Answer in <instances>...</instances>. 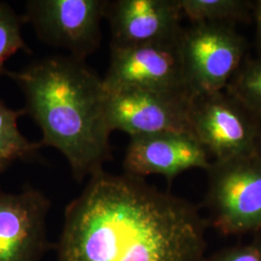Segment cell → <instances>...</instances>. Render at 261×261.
Instances as JSON below:
<instances>
[{
	"label": "cell",
	"instance_id": "13",
	"mask_svg": "<svg viewBox=\"0 0 261 261\" xmlns=\"http://www.w3.org/2000/svg\"><path fill=\"white\" fill-rule=\"evenodd\" d=\"M182 17L193 24L229 23L242 19L252 2L244 0H178Z\"/></svg>",
	"mask_w": 261,
	"mask_h": 261
},
{
	"label": "cell",
	"instance_id": "2",
	"mask_svg": "<svg viewBox=\"0 0 261 261\" xmlns=\"http://www.w3.org/2000/svg\"><path fill=\"white\" fill-rule=\"evenodd\" d=\"M6 75L23 92V111L42 130V147L58 150L80 182L103 170L112 158V130L103 79L70 56L41 59Z\"/></svg>",
	"mask_w": 261,
	"mask_h": 261
},
{
	"label": "cell",
	"instance_id": "18",
	"mask_svg": "<svg viewBox=\"0 0 261 261\" xmlns=\"http://www.w3.org/2000/svg\"><path fill=\"white\" fill-rule=\"evenodd\" d=\"M252 154L261 159V127L260 130L258 132L257 138H256V141H255V145H254Z\"/></svg>",
	"mask_w": 261,
	"mask_h": 261
},
{
	"label": "cell",
	"instance_id": "1",
	"mask_svg": "<svg viewBox=\"0 0 261 261\" xmlns=\"http://www.w3.org/2000/svg\"><path fill=\"white\" fill-rule=\"evenodd\" d=\"M206 227L186 199L102 170L66 207L57 261H204Z\"/></svg>",
	"mask_w": 261,
	"mask_h": 261
},
{
	"label": "cell",
	"instance_id": "15",
	"mask_svg": "<svg viewBox=\"0 0 261 261\" xmlns=\"http://www.w3.org/2000/svg\"><path fill=\"white\" fill-rule=\"evenodd\" d=\"M22 17L10 7L7 3L0 2V75H6L5 63L11 56L20 50L30 53L22 37Z\"/></svg>",
	"mask_w": 261,
	"mask_h": 261
},
{
	"label": "cell",
	"instance_id": "11",
	"mask_svg": "<svg viewBox=\"0 0 261 261\" xmlns=\"http://www.w3.org/2000/svg\"><path fill=\"white\" fill-rule=\"evenodd\" d=\"M178 0L108 1L111 47H135L177 41L183 28Z\"/></svg>",
	"mask_w": 261,
	"mask_h": 261
},
{
	"label": "cell",
	"instance_id": "12",
	"mask_svg": "<svg viewBox=\"0 0 261 261\" xmlns=\"http://www.w3.org/2000/svg\"><path fill=\"white\" fill-rule=\"evenodd\" d=\"M24 114L23 109L12 110L0 100V173L42 147L40 142H31L20 133L18 119Z\"/></svg>",
	"mask_w": 261,
	"mask_h": 261
},
{
	"label": "cell",
	"instance_id": "10",
	"mask_svg": "<svg viewBox=\"0 0 261 261\" xmlns=\"http://www.w3.org/2000/svg\"><path fill=\"white\" fill-rule=\"evenodd\" d=\"M211 163L202 145L190 134L160 132L130 137L123 161L124 172L133 177L162 175L168 183L192 168L208 169Z\"/></svg>",
	"mask_w": 261,
	"mask_h": 261
},
{
	"label": "cell",
	"instance_id": "4",
	"mask_svg": "<svg viewBox=\"0 0 261 261\" xmlns=\"http://www.w3.org/2000/svg\"><path fill=\"white\" fill-rule=\"evenodd\" d=\"M187 83L195 95L222 92L244 62L242 36L229 23H198L178 40Z\"/></svg>",
	"mask_w": 261,
	"mask_h": 261
},
{
	"label": "cell",
	"instance_id": "17",
	"mask_svg": "<svg viewBox=\"0 0 261 261\" xmlns=\"http://www.w3.org/2000/svg\"><path fill=\"white\" fill-rule=\"evenodd\" d=\"M254 17H255V23H256L258 45L261 48V0L256 1L254 4Z\"/></svg>",
	"mask_w": 261,
	"mask_h": 261
},
{
	"label": "cell",
	"instance_id": "3",
	"mask_svg": "<svg viewBox=\"0 0 261 261\" xmlns=\"http://www.w3.org/2000/svg\"><path fill=\"white\" fill-rule=\"evenodd\" d=\"M211 223L224 235L261 230V159L255 155L211 163L207 169Z\"/></svg>",
	"mask_w": 261,
	"mask_h": 261
},
{
	"label": "cell",
	"instance_id": "7",
	"mask_svg": "<svg viewBox=\"0 0 261 261\" xmlns=\"http://www.w3.org/2000/svg\"><path fill=\"white\" fill-rule=\"evenodd\" d=\"M178 40L135 47H111L110 66L103 79L105 89L134 88L194 95L187 83Z\"/></svg>",
	"mask_w": 261,
	"mask_h": 261
},
{
	"label": "cell",
	"instance_id": "6",
	"mask_svg": "<svg viewBox=\"0 0 261 261\" xmlns=\"http://www.w3.org/2000/svg\"><path fill=\"white\" fill-rule=\"evenodd\" d=\"M191 130L215 162L252 155L261 124L227 93L195 95Z\"/></svg>",
	"mask_w": 261,
	"mask_h": 261
},
{
	"label": "cell",
	"instance_id": "8",
	"mask_svg": "<svg viewBox=\"0 0 261 261\" xmlns=\"http://www.w3.org/2000/svg\"><path fill=\"white\" fill-rule=\"evenodd\" d=\"M193 98L191 94L134 88L107 91L108 121L112 132L121 130L130 137L160 132L192 135Z\"/></svg>",
	"mask_w": 261,
	"mask_h": 261
},
{
	"label": "cell",
	"instance_id": "16",
	"mask_svg": "<svg viewBox=\"0 0 261 261\" xmlns=\"http://www.w3.org/2000/svg\"><path fill=\"white\" fill-rule=\"evenodd\" d=\"M204 261H261V240L225 249Z\"/></svg>",
	"mask_w": 261,
	"mask_h": 261
},
{
	"label": "cell",
	"instance_id": "9",
	"mask_svg": "<svg viewBox=\"0 0 261 261\" xmlns=\"http://www.w3.org/2000/svg\"><path fill=\"white\" fill-rule=\"evenodd\" d=\"M50 201L41 191L18 194L0 189V261H41L48 248Z\"/></svg>",
	"mask_w": 261,
	"mask_h": 261
},
{
	"label": "cell",
	"instance_id": "14",
	"mask_svg": "<svg viewBox=\"0 0 261 261\" xmlns=\"http://www.w3.org/2000/svg\"><path fill=\"white\" fill-rule=\"evenodd\" d=\"M226 93L261 120V57L243 62L227 84Z\"/></svg>",
	"mask_w": 261,
	"mask_h": 261
},
{
	"label": "cell",
	"instance_id": "5",
	"mask_svg": "<svg viewBox=\"0 0 261 261\" xmlns=\"http://www.w3.org/2000/svg\"><path fill=\"white\" fill-rule=\"evenodd\" d=\"M107 0H30L22 16L47 45L84 60L101 44Z\"/></svg>",
	"mask_w": 261,
	"mask_h": 261
}]
</instances>
